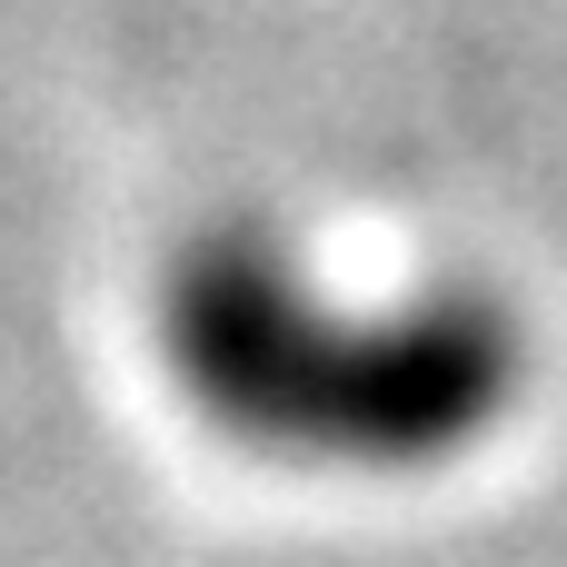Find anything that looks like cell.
<instances>
[{
    "instance_id": "obj_1",
    "label": "cell",
    "mask_w": 567,
    "mask_h": 567,
    "mask_svg": "<svg viewBox=\"0 0 567 567\" xmlns=\"http://www.w3.org/2000/svg\"><path fill=\"white\" fill-rule=\"evenodd\" d=\"M169 349H179V379L229 429L279 439V449H339V458H429L468 439L498 399L488 319L439 309L399 329H339L289 289L279 259L239 239L179 269Z\"/></svg>"
}]
</instances>
